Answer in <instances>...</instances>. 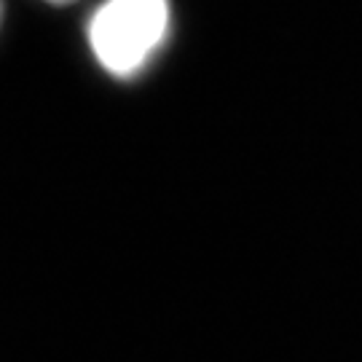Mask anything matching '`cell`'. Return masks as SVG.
Instances as JSON below:
<instances>
[{"instance_id": "3957f363", "label": "cell", "mask_w": 362, "mask_h": 362, "mask_svg": "<svg viewBox=\"0 0 362 362\" xmlns=\"http://www.w3.org/2000/svg\"><path fill=\"white\" fill-rule=\"evenodd\" d=\"M0 27H3V0H0Z\"/></svg>"}, {"instance_id": "7a4b0ae2", "label": "cell", "mask_w": 362, "mask_h": 362, "mask_svg": "<svg viewBox=\"0 0 362 362\" xmlns=\"http://www.w3.org/2000/svg\"><path fill=\"white\" fill-rule=\"evenodd\" d=\"M43 3H52V6H70V3H76V0H43Z\"/></svg>"}, {"instance_id": "6da1fadb", "label": "cell", "mask_w": 362, "mask_h": 362, "mask_svg": "<svg viewBox=\"0 0 362 362\" xmlns=\"http://www.w3.org/2000/svg\"><path fill=\"white\" fill-rule=\"evenodd\" d=\"M172 27V0H100L86 16L83 35L105 76L129 83L156 65Z\"/></svg>"}]
</instances>
